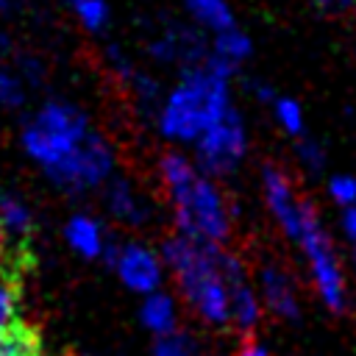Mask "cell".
<instances>
[{"label":"cell","mask_w":356,"mask_h":356,"mask_svg":"<svg viewBox=\"0 0 356 356\" xmlns=\"http://www.w3.org/2000/svg\"><path fill=\"white\" fill-rule=\"evenodd\" d=\"M164 264L172 270L175 284L186 303L209 325H231L228 289L222 278V250L200 239L175 234L161 245Z\"/></svg>","instance_id":"cell-1"},{"label":"cell","mask_w":356,"mask_h":356,"mask_svg":"<svg viewBox=\"0 0 356 356\" xmlns=\"http://www.w3.org/2000/svg\"><path fill=\"white\" fill-rule=\"evenodd\" d=\"M228 108V78L203 64L189 67L159 108V128L167 139L195 142Z\"/></svg>","instance_id":"cell-2"},{"label":"cell","mask_w":356,"mask_h":356,"mask_svg":"<svg viewBox=\"0 0 356 356\" xmlns=\"http://www.w3.org/2000/svg\"><path fill=\"white\" fill-rule=\"evenodd\" d=\"M181 236L222 245L231 236V206L209 175L197 172L186 186L167 195Z\"/></svg>","instance_id":"cell-3"},{"label":"cell","mask_w":356,"mask_h":356,"mask_svg":"<svg viewBox=\"0 0 356 356\" xmlns=\"http://www.w3.org/2000/svg\"><path fill=\"white\" fill-rule=\"evenodd\" d=\"M86 134L89 122L81 108H75L72 103L50 100L22 128V147L36 164H42V170H50L61 159H67Z\"/></svg>","instance_id":"cell-4"},{"label":"cell","mask_w":356,"mask_h":356,"mask_svg":"<svg viewBox=\"0 0 356 356\" xmlns=\"http://www.w3.org/2000/svg\"><path fill=\"white\" fill-rule=\"evenodd\" d=\"M295 242L303 248V253L309 259V270H312V278H314V286H317L323 303L331 312H342L345 300H348L342 270H339L334 245H331V239H328V234L317 217V209L306 197H300V228H298Z\"/></svg>","instance_id":"cell-5"},{"label":"cell","mask_w":356,"mask_h":356,"mask_svg":"<svg viewBox=\"0 0 356 356\" xmlns=\"http://www.w3.org/2000/svg\"><path fill=\"white\" fill-rule=\"evenodd\" d=\"M111 167H114L111 145L100 134L89 131L67 159H61L56 167L44 172L64 192H86V189L106 184L111 175Z\"/></svg>","instance_id":"cell-6"},{"label":"cell","mask_w":356,"mask_h":356,"mask_svg":"<svg viewBox=\"0 0 356 356\" xmlns=\"http://www.w3.org/2000/svg\"><path fill=\"white\" fill-rule=\"evenodd\" d=\"M245 125L236 108H228L217 122H211L197 139V170L203 175H228L239 167L245 156Z\"/></svg>","instance_id":"cell-7"},{"label":"cell","mask_w":356,"mask_h":356,"mask_svg":"<svg viewBox=\"0 0 356 356\" xmlns=\"http://www.w3.org/2000/svg\"><path fill=\"white\" fill-rule=\"evenodd\" d=\"M106 250V261L117 270V275L122 278V284L134 292H156L161 284V261L156 253H150L147 248L128 242V245H108Z\"/></svg>","instance_id":"cell-8"},{"label":"cell","mask_w":356,"mask_h":356,"mask_svg":"<svg viewBox=\"0 0 356 356\" xmlns=\"http://www.w3.org/2000/svg\"><path fill=\"white\" fill-rule=\"evenodd\" d=\"M222 278L228 289V314L231 325H236L242 334H250L261 317V306L256 300L253 286L248 284V273L242 261L231 253H222Z\"/></svg>","instance_id":"cell-9"},{"label":"cell","mask_w":356,"mask_h":356,"mask_svg":"<svg viewBox=\"0 0 356 356\" xmlns=\"http://www.w3.org/2000/svg\"><path fill=\"white\" fill-rule=\"evenodd\" d=\"M261 184H264V197H267V206H270L278 228L289 239H298V228H300V197L295 195L289 175L278 164H264Z\"/></svg>","instance_id":"cell-10"},{"label":"cell","mask_w":356,"mask_h":356,"mask_svg":"<svg viewBox=\"0 0 356 356\" xmlns=\"http://www.w3.org/2000/svg\"><path fill=\"white\" fill-rule=\"evenodd\" d=\"M150 56L156 61H167V64L178 61V64H184V70H189V67H200L206 61L209 50H206V42L192 28L170 25L150 42Z\"/></svg>","instance_id":"cell-11"},{"label":"cell","mask_w":356,"mask_h":356,"mask_svg":"<svg viewBox=\"0 0 356 356\" xmlns=\"http://www.w3.org/2000/svg\"><path fill=\"white\" fill-rule=\"evenodd\" d=\"M259 286H261V298H264L267 309L278 320H286V323L300 320V300H298L295 281L281 264L264 261L259 267Z\"/></svg>","instance_id":"cell-12"},{"label":"cell","mask_w":356,"mask_h":356,"mask_svg":"<svg viewBox=\"0 0 356 356\" xmlns=\"http://www.w3.org/2000/svg\"><path fill=\"white\" fill-rule=\"evenodd\" d=\"M0 222L6 228L8 248H31L33 214L17 195H0Z\"/></svg>","instance_id":"cell-13"},{"label":"cell","mask_w":356,"mask_h":356,"mask_svg":"<svg viewBox=\"0 0 356 356\" xmlns=\"http://www.w3.org/2000/svg\"><path fill=\"white\" fill-rule=\"evenodd\" d=\"M106 203H108V211L117 220L128 222V225H139L147 217L139 195L131 189V184L125 178H111L108 181V186H106Z\"/></svg>","instance_id":"cell-14"},{"label":"cell","mask_w":356,"mask_h":356,"mask_svg":"<svg viewBox=\"0 0 356 356\" xmlns=\"http://www.w3.org/2000/svg\"><path fill=\"white\" fill-rule=\"evenodd\" d=\"M64 236L70 242V248L83 256V259H97L103 253V234H100V225L86 217V214H75L70 217V222L64 225Z\"/></svg>","instance_id":"cell-15"},{"label":"cell","mask_w":356,"mask_h":356,"mask_svg":"<svg viewBox=\"0 0 356 356\" xmlns=\"http://www.w3.org/2000/svg\"><path fill=\"white\" fill-rule=\"evenodd\" d=\"M139 320L156 337L172 334L175 331V303H172V298L159 292V289L147 292V298L142 300V309H139Z\"/></svg>","instance_id":"cell-16"},{"label":"cell","mask_w":356,"mask_h":356,"mask_svg":"<svg viewBox=\"0 0 356 356\" xmlns=\"http://www.w3.org/2000/svg\"><path fill=\"white\" fill-rule=\"evenodd\" d=\"M0 356H44L39 331L25 320H14L0 331Z\"/></svg>","instance_id":"cell-17"},{"label":"cell","mask_w":356,"mask_h":356,"mask_svg":"<svg viewBox=\"0 0 356 356\" xmlns=\"http://www.w3.org/2000/svg\"><path fill=\"white\" fill-rule=\"evenodd\" d=\"M181 3L186 6V11L200 25H206L214 33H220L225 28H234V14H231L225 0H181Z\"/></svg>","instance_id":"cell-18"},{"label":"cell","mask_w":356,"mask_h":356,"mask_svg":"<svg viewBox=\"0 0 356 356\" xmlns=\"http://www.w3.org/2000/svg\"><path fill=\"white\" fill-rule=\"evenodd\" d=\"M19 284H22V278H17V275L0 270V331L8 328V325L17 320Z\"/></svg>","instance_id":"cell-19"},{"label":"cell","mask_w":356,"mask_h":356,"mask_svg":"<svg viewBox=\"0 0 356 356\" xmlns=\"http://www.w3.org/2000/svg\"><path fill=\"white\" fill-rule=\"evenodd\" d=\"M70 8L86 31H100L108 22V6L103 0H70Z\"/></svg>","instance_id":"cell-20"},{"label":"cell","mask_w":356,"mask_h":356,"mask_svg":"<svg viewBox=\"0 0 356 356\" xmlns=\"http://www.w3.org/2000/svg\"><path fill=\"white\" fill-rule=\"evenodd\" d=\"M273 108H275L278 125L286 134H292V136H300L303 134V111H300V106L292 97H275L273 100Z\"/></svg>","instance_id":"cell-21"},{"label":"cell","mask_w":356,"mask_h":356,"mask_svg":"<svg viewBox=\"0 0 356 356\" xmlns=\"http://www.w3.org/2000/svg\"><path fill=\"white\" fill-rule=\"evenodd\" d=\"M25 100V89H22V78L0 58V106H22Z\"/></svg>","instance_id":"cell-22"},{"label":"cell","mask_w":356,"mask_h":356,"mask_svg":"<svg viewBox=\"0 0 356 356\" xmlns=\"http://www.w3.org/2000/svg\"><path fill=\"white\" fill-rule=\"evenodd\" d=\"M153 356H200V350H197V342H192V337L172 331L156 339Z\"/></svg>","instance_id":"cell-23"},{"label":"cell","mask_w":356,"mask_h":356,"mask_svg":"<svg viewBox=\"0 0 356 356\" xmlns=\"http://www.w3.org/2000/svg\"><path fill=\"white\" fill-rule=\"evenodd\" d=\"M328 192L331 197L345 209V206H353L356 203V178L350 175H334L328 181Z\"/></svg>","instance_id":"cell-24"},{"label":"cell","mask_w":356,"mask_h":356,"mask_svg":"<svg viewBox=\"0 0 356 356\" xmlns=\"http://www.w3.org/2000/svg\"><path fill=\"white\" fill-rule=\"evenodd\" d=\"M298 156H300L303 167H309L312 172H317L325 164V153H323V147L314 139H300L298 142Z\"/></svg>","instance_id":"cell-25"},{"label":"cell","mask_w":356,"mask_h":356,"mask_svg":"<svg viewBox=\"0 0 356 356\" xmlns=\"http://www.w3.org/2000/svg\"><path fill=\"white\" fill-rule=\"evenodd\" d=\"M342 231H345L348 239L356 242V203L345 206V211H342Z\"/></svg>","instance_id":"cell-26"},{"label":"cell","mask_w":356,"mask_h":356,"mask_svg":"<svg viewBox=\"0 0 356 356\" xmlns=\"http://www.w3.org/2000/svg\"><path fill=\"white\" fill-rule=\"evenodd\" d=\"M239 356H270V353H267V348L261 342H256L253 337H248L242 342V348H239Z\"/></svg>","instance_id":"cell-27"},{"label":"cell","mask_w":356,"mask_h":356,"mask_svg":"<svg viewBox=\"0 0 356 356\" xmlns=\"http://www.w3.org/2000/svg\"><path fill=\"white\" fill-rule=\"evenodd\" d=\"M6 250H8V236H6V228H3V222H0V267H3V261H6Z\"/></svg>","instance_id":"cell-28"},{"label":"cell","mask_w":356,"mask_h":356,"mask_svg":"<svg viewBox=\"0 0 356 356\" xmlns=\"http://www.w3.org/2000/svg\"><path fill=\"white\" fill-rule=\"evenodd\" d=\"M320 3H325V6H331V3H348V0H320Z\"/></svg>","instance_id":"cell-29"}]
</instances>
